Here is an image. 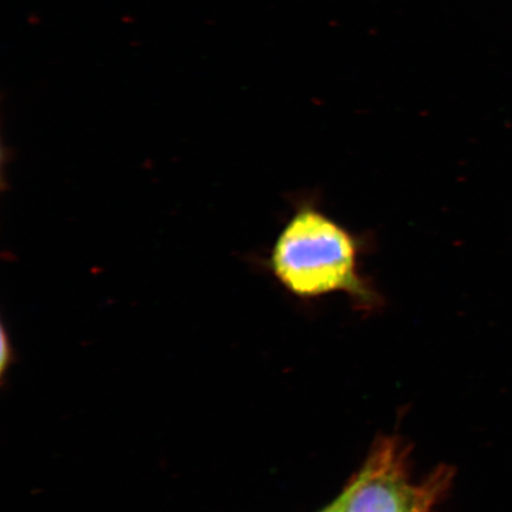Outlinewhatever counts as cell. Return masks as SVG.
I'll use <instances>...</instances> for the list:
<instances>
[{
    "label": "cell",
    "mask_w": 512,
    "mask_h": 512,
    "mask_svg": "<svg viewBox=\"0 0 512 512\" xmlns=\"http://www.w3.org/2000/svg\"><path fill=\"white\" fill-rule=\"evenodd\" d=\"M362 248L358 236L313 200H303L274 243L270 268L294 296L317 298L343 292L371 307L380 303V296L361 273Z\"/></svg>",
    "instance_id": "obj_1"
},
{
    "label": "cell",
    "mask_w": 512,
    "mask_h": 512,
    "mask_svg": "<svg viewBox=\"0 0 512 512\" xmlns=\"http://www.w3.org/2000/svg\"><path fill=\"white\" fill-rule=\"evenodd\" d=\"M445 473L415 486L409 482L405 454L393 440L384 441L343 495L342 512H432L447 484Z\"/></svg>",
    "instance_id": "obj_2"
},
{
    "label": "cell",
    "mask_w": 512,
    "mask_h": 512,
    "mask_svg": "<svg viewBox=\"0 0 512 512\" xmlns=\"http://www.w3.org/2000/svg\"><path fill=\"white\" fill-rule=\"evenodd\" d=\"M2 369H5L6 362H8L9 358L8 355L10 354L9 348H8V341H6L5 335L3 334V347H2Z\"/></svg>",
    "instance_id": "obj_3"
},
{
    "label": "cell",
    "mask_w": 512,
    "mask_h": 512,
    "mask_svg": "<svg viewBox=\"0 0 512 512\" xmlns=\"http://www.w3.org/2000/svg\"><path fill=\"white\" fill-rule=\"evenodd\" d=\"M323 512H342L341 508H339V504L336 501L334 504L330 505L328 509H325Z\"/></svg>",
    "instance_id": "obj_4"
}]
</instances>
